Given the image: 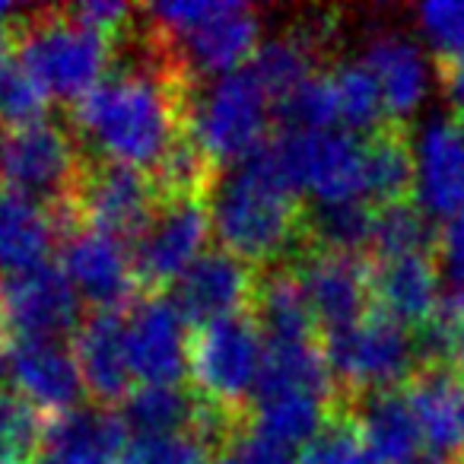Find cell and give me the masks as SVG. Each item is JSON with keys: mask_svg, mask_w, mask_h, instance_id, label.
I'll use <instances>...</instances> for the list:
<instances>
[{"mask_svg": "<svg viewBox=\"0 0 464 464\" xmlns=\"http://www.w3.org/2000/svg\"><path fill=\"white\" fill-rule=\"evenodd\" d=\"M198 86L160 52L137 16L111 71L71 105L73 134L90 160L150 175L188 130Z\"/></svg>", "mask_w": 464, "mask_h": 464, "instance_id": "cell-1", "label": "cell"}, {"mask_svg": "<svg viewBox=\"0 0 464 464\" xmlns=\"http://www.w3.org/2000/svg\"><path fill=\"white\" fill-rule=\"evenodd\" d=\"M303 207L305 200L280 179L265 147L226 169L207 198L219 248L258 271L293 265L303 252Z\"/></svg>", "mask_w": 464, "mask_h": 464, "instance_id": "cell-2", "label": "cell"}, {"mask_svg": "<svg viewBox=\"0 0 464 464\" xmlns=\"http://www.w3.org/2000/svg\"><path fill=\"white\" fill-rule=\"evenodd\" d=\"M137 10L150 39L194 83L239 71L261 45V14L252 4L166 0Z\"/></svg>", "mask_w": 464, "mask_h": 464, "instance_id": "cell-3", "label": "cell"}, {"mask_svg": "<svg viewBox=\"0 0 464 464\" xmlns=\"http://www.w3.org/2000/svg\"><path fill=\"white\" fill-rule=\"evenodd\" d=\"M10 48L42 83L64 102L83 99L118 58V45L83 26L67 7H35L16 16Z\"/></svg>", "mask_w": 464, "mask_h": 464, "instance_id": "cell-4", "label": "cell"}, {"mask_svg": "<svg viewBox=\"0 0 464 464\" xmlns=\"http://www.w3.org/2000/svg\"><path fill=\"white\" fill-rule=\"evenodd\" d=\"M265 337L252 312L200 324L188 341V375L200 404L229 420H248L258 385Z\"/></svg>", "mask_w": 464, "mask_h": 464, "instance_id": "cell-5", "label": "cell"}, {"mask_svg": "<svg viewBox=\"0 0 464 464\" xmlns=\"http://www.w3.org/2000/svg\"><path fill=\"white\" fill-rule=\"evenodd\" d=\"M271 105L274 102L246 64L198 86L188 111V134L223 175L271 137Z\"/></svg>", "mask_w": 464, "mask_h": 464, "instance_id": "cell-6", "label": "cell"}, {"mask_svg": "<svg viewBox=\"0 0 464 464\" xmlns=\"http://www.w3.org/2000/svg\"><path fill=\"white\" fill-rule=\"evenodd\" d=\"M83 166L86 153L73 128L54 118L0 128V191L58 210L73 200Z\"/></svg>", "mask_w": 464, "mask_h": 464, "instance_id": "cell-7", "label": "cell"}, {"mask_svg": "<svg viewBox=\"0 0 464 464\" xmlns=\"http://www.w3.org/2000/svg\"><path fill=\"white\" fill-rule=\"evenodd\" d=\"M322 350L341 401L369 392H398L420 369L411 328L375 309L360 322L324 334Z\"/></svg>", "mask_w": 464, "mask_h": 464, "instance_id": "cell-8", "label": "cell"}, {"mask_svg": "<svg viewBox=\"0 0 464 464\" xmlns=\"http://www.w3.org/2000/svg\"><path fill=\"white\" fill-rule=\"evenodd\" d=\"M160 194L147 172L86 156L83 175L73 191V213L80 226L102 232L121 246H134L160 210Z\"/></svg>", "mask_w": 464, "mask_h": 464, "instance_id": "cell-9", "label": "cell"}, {"mask_svg": "<svg viewBox=\"0 0 464 464\" xmlns=\"http://www.w3.org/2000/svg\"><path fill=\"white\" fill-rule=\"evenodd\" d=\"M80 296L61 265H35L0 280V328L16 341H64L77 334Z\"/></svg>", "mask_w": 464, "mask_h": 464, "instance_id": "cell-10", "label": "cell"}, {"mask_svg": "<svg viewBox=\"0 0 464 464\" xmlns=\"http://www.w3.org/2000/svg\"><path fill=\"white\" fill-rule=\"evenodd\" d=\"M207 239H210V210L204 198L162 200L153 223L130 246L140 290L166 293L207 252Z\"/></svg>", "mask_w": 464, "mask_h": 464, "instance_id": "cell-11", "label": "cell"}, {"mask_svg": "<svg viewBox=\"0 0 464 464\" xmlns=\"http://www.w3.org/2000/svg\"><path fill=\"white\" fill-rule=\"evenodd\" d=\"M191 324L169 293H147L124 315L130 375L140 385H181L188 375Z\"/></svg>", "mask_w": 464, "mask_h": 464, "instance_id": "cell-12", "label": "cell"}, {"mask_svg": "<svg viewBox=\"0 0 464 464\" xmlns=\"http://www.w3.org/2000/svg\"><path fill=\"white\" fill-rule=\"evenodd\" d=\"M61 271L92 312H121L143 293L128 246L86 226L61 239Z\"/></svg>", "mask_w": 464, "mask_h": 464, "instance_id": "cell-13", "label": "cell"}, {"mask_svg": "<svg viewBox=\"0 0 464 464\" xmlns=\"http://www.w3.org/2000/svg\"><path fill=\"white\" fill-rule=\"evenodd\" d=\"M305 303L315 318L322 337L360 322L372 312V290H369V258L334 252H299L293 258Z\"/></svg>", "mask_w": 464, "mask_h": 464, "instance_id": "cell-14", "label": "cell"}, {"mask_svg": "<svg viewBox=\"0 0 464 464\" xmlns=\"http://www.w3.org/2000/svg\"><path fill=\"white\" fill-rule=\"evenodd\" d=\"M258 267L246 265L226 248H207L179 280H175L172 303L191 328L219 322V318L242 315L252 309Z\"/></svg>", "mask_w": 464, "mask_h": 464, "instance_id": "cell-15", "label": "cell"}, {"mask_svg": "<svg viewBox=\"0 0 464 464\" xmlns=\"http://www.w3.org/2000/svg\"><path fill=\"white\" fill-rule=\"evenodd\" d=\"M413 198L430 219H464V121L436 115L413 143Z\"/></svg>", "mask_w": 464, "mask_h": 464, "instance_id": "cell-16", "label": "cell"}, {"mask_svg": "<svg viewBox=\"0 0 464 464\" xmlns=\"http://www.w3.org/2000/svg\"><path fill=\"white\" fill-rule=\"evenodd\" d=\"M372 309L417 331L442 312V277L436 252L369 258Z\"/></svg>", "mask_w": 464, "mask_h": 464, "instance_id": "cell-17", "label": "cell"}, {"mask_svg": "<svg viewBox=\"0 0 464 464\" xmlns=\"http://www.w3.org/2000/svg\"><path fill=\"white\" fill-rule=\"evenodd\" d=\"M10 385L45 420L80 411L83 379L64 341H16L10 350Z\"/></svg>", "mask_w": 464, "mask_h": 464, "instance_id": "cell-18", "label": "cell"}, {"mask_svg": "<svg viewBox=\"0 0 464 464\" xmlns=\"http://www.w3.org/2000/svg\"><path fill=\"white\" fill-rule=\"evenodd\" d=\"M73 360L83 392L105 411H115L134 392L121 312H90L73 334Z\"/></svg>", "mask_w": 464, "mask_h": 464, "instance_id": "cell-19", "label": "cell"}, {"mask_svg": "<svg viewBox=\"0 0 464 464\" xmlns=\"http://www.w3.org/2000/svg\"><path fill=\"white\" fill-rule=\"evenodd\" d=\"M432 455L464 464V375L455 366L420 369L404 392Z\"/></svg>", "mask_w": 464, "mask_h": 464, "instance_id": "cell-20", "label": "cell"}, {"mask_svg": "<svg viewBox=\"0 0 464 464\" xmlns=\"http://www.w3.org/2000/svg\"><path fill=\"white\" fill-rule=\"evenodd\" d=\"M360 61L369 67V73L379 83L392 121L404 124V118H411L423 105V99L430 96L432 77H430V64H426V54L404 33L372 29Z\"/></svg>", "mask_w": 464, "mask_h": 464, "instance_id": "cell-21", "label": "cell"}, {"mask_svg": "<svg viewBox=\"0 0 464 464\" xmlns=\"http://www.w3.org/2000/svg\"><path fill=\"white\" fill-rule=\"evenodd\" d=\"M130 432L118 411L80 407L67 417L48 420L35 451V464H118Z\"/></svg>", "mask_w": 464, "mask_h": 464, "instance_id": "cell-22", "label": "cell"}, {"mask_svg": "<svg viewBox=\"0 0 464 464\" xmlns=\"http://www.w3.org/2000/svg\"><path fill=\"white\" fill-rule=\"evenodd\" d=\"M417 166L407 124L388 121L372 134H362V200L375 210L401 200H413Z\"/></svg>", "mask_w": 464, "mask_h": 464, "instance_id": "cell-23", "label": "cell"}, {"mask_svg": "<svg viewBox=\"0 0 464 464\" xmlns=\"http://www.w3.org/2000/svg\"><path fill=\"white\" fill-rule=\"evenodd\" d=\"M341 407L350 413L366 442L375 449V455L385 464H404L413 455H420V426L413 420V411L401 392H369L356 398L341 401Z\"/></svg>", "mask_w": 464, "mask_h": 464, "instance_id": "cell-24", "label": "cell"}, {"mask_svg": "<svg viewBox=\"0 0 464 464\" xmlns=\"http://www.w3.org/2000/svg\"><path fill=\"white\" fill-rule=\"evenodd\" d=\"M248 312H252L265 343L318 341L315 318H312V309L305 303L303 284H299L293 265L258 271V286H255V299Z\"/></svg>", "mask_w": 464, "mask_h": 464, "instance_id": "cell-25", "label": "cell"}, {"mask_svg": "<svg viewBox=\"0 0 464 464\" xmlns=\"http://www.w3.org/2000/svg\"><path fill=\"white\" fill-rule=\"evenodd\" d=\"M121 423L130 436H179L198 432L204 439L207 407L185 385H140L121 404Z\"/></svg>", "mask_w": 464, "mask_h": 464, "instance_id": "cell-26", "label": "cell"}, {"mask_svg": "<svg viewBox=\"0 0 464 464\" xmlns=\"http://www.w3.org/2000/svg\"><path fill=\"white\" fill-rule=\"evenodd\" d=\"M286 392H305L328 401H341L322 341L265 343V360H261L258 385H255L252 401Z\"/></svg>", "mask_w": 464, "mask_h": 464, "instance_id": "cell-27", "label": "cell"}, {"mask_svg": "<svg viewBox=\"0 0 464 464\" xmlns=\"http://www.w3.org/2000/svg\"><path fill=\"white\" fill-rule=\"evenodd\" d=\"M58 242L52 213L35 200L0 191V271L16 274L45 265Z\"/></svg>", "mask_w": 464, "mask_h": 464, "instance_id": "cell-28", "label": "cell"}, {"mask_svg": "<svg viewBox=\"0 0 464 464\" xmlns=\"http://www.w3.org/2000/svg\"><path fill=\"white\" fill-rule=\"evenodd\" d=\"M375 207L366 200H341V204H305L303 207V252L360 255L372 248Z\"/></svg>", "mask_w": 464, "mask_h": 464, "instance_id": "cell-29", "label": "cell"}, {"mask_svg": "<svg viewBox=\"0 0 464 464\" xmlns=\"http://www.w3.org/2000/svg\"><path fill=\"white\" fill-rule=\"evenodd\" d=\"M322 64L324 54L312 45L309 35L299 26H290L280 35H274V39L261 42L258 52L248 61V71L255 73V80L267 92V99L277 105L293 90H299L309 77L322 73Z\"/></svg>", "mask_w": 464, "mask_h": 464, "instance_id": "cell-30", "label": "cell"}, {"mask_svg": "<svg viewBox=\"0 0 464 464\" xmlns=\"http://www.w3.org/2000/svg\"><path fill=\"white\" fill-rule=\"evenodd\" d=\"M337 404L341 401H328L305 392L267 394V398L252 401L248 423L293 449V445H309L324 430V423L334 417Z\"/></svg>", "mask_w": 464, "mask_h": 464, "instance_id": "cell-31", "label": "cell"}, {"mask_svg": "<svg viewBox=\"0 0 464 464\" xmlns=\"http://www.w3.org/2000/svg\"><path fill=\"white\" fill-rule=\"evenodd\" d=\"M328 73L337 96V121L347 124L350 134H372L375 128L392 121L379 83L362 61H334Z\"/></svg>", "mask_w": 464, "mask_h": 464, "instance_id": "cell-32", "label": "cell"}, {"mask_svg": "<svg viewBox=\"0 0 464 464\" xmlns=\"http://www.w3.org/2000/svg\"><path fill=\"white\" fill-rule=\"evenodd\" d=\"M436 236L432 219L417 200H401L375 210V236L372 255L375 258H394V255H420L436 252Z\"/></svg>", "mask_w": 464, "mask_h": 464, "instance_id": "cell-33", "label": "cell"}, {"mask_svg": "<svg viewBox=\"0 0 464 464\" xmlns=\"http://www.w3.org/2000/svg\"><path fill=\"white\" fill-rule=\"evenodd\" d=\"M299 464H385V461L375 455V449L366 442L360 426L350 420V413L337 404L334 417L303 449Z\"/></svg>", "mask_w": 464, "mask_h": 464, "instance_id": "cell-34", "label": "cell"}, {"mask_svg": "<svg viewBox=\"0 0 464 464\" xmlns=\"http://www.w3.org/2000/svg\"><path fill=\"white\" fill-rule=\"evenodd\" d=\"M48 92L14 52L0 61V128L48 118Z\"/></svg>", "mask_w": 464, "mask_h": 464, "instance_id": "cell-35", "label": "cell"}, {"mask_svg": "<svg viewBox=\"0 0 464 464\" xmlns=\"http://www.w3.org/2000/svg\"><path fill=\"white\" fill-rule=\"evenodd\" d=\"M48 420L14 388H0V458L33 461Z\"/></svg>", "mask_w": 464, "mask_h": 464, "instance_id": "cell-36", "label": "cell"}, {"mask_svg": "<svg viewBox=\"0 0 464 464\" xmlns=\"http://www.w3.org/2000/svg\"><path fill=\"white\" fill-rule=\"evenodd\" d=\"M277 115L290 130H331L337 121V96L331 73L322 71L293 90L284 102H277Z\"/></svg>", "mask_w": 464, "mask_h": 464, "instance_id": "cell-37", "label": "cell"}, {"mask_svg": "<svg viewBox=\"0 0 464 464\" xmlns=\"http://www.w3.org/2000/svg\"><path fill=\"white\" fill-rule=\"evenodd\" d=\"M213 449L198 432L179 436H130L118 464H210Z\"/></svg>", "mask_w": 464, "mask_h": 464, "instance_id": "cell-38", "label": "cell"}, {"mask_svg": "<svg viewBox=\"0 0 464 464\" xmlns=\"http://www.w3.org/2000/svg\"><path fill=\"white\" fill-rule=\"evenodd\" d=\"M210 464H299L293 458V449L277 439H271L267 432L255 430L252 423L232 426L213 449Z\"/></svg>", "mask_w": 464, "mask_h": 464, "instance_id": "cell-39", "label": "cell"}, {"mask_svg": "<svg viewBox=\"0 0 464 464\" xmlns=\"http://www.w3.org/2000/svg\"><path fill=\"white\" fill-rule=\"evenodd\" d=\"M417 29L430 42L432 58H461L464 54V0L423 4L417 7Z\"/></svg>", "mask_w": 464, "mask_h": 464, "instance_id": "cell-40", "label": "cell"}, {"mask_svg": "<svg viewBox=\"0 0 464 464\" xmlns=\"http://www.w3.org/2000/svg\"><path fill=\"white\" fill-rule=\"evenodd\" d=\"M436 265L442 277V312L464 315V219H451L436 236Z\"/></svg>", "mask_w": 464, "mask_h": 464, "instance_id": "cell-41", "label": "cell"}, {"mask_svg": "<svg viewBox=\"0 0 464 464\" xmlns=\"http://www.w3.org/2000/svg\"><path fill=\"white\" fill-rule=\"evenodd\" d=\"M436 77L442 86V96L451 109V118L464 121V54L461 58L436 61Z\"/></svg>", "mask_w": 464, "mask_h": 464, "instance_id": "cell-42", "label": "cell"}, {"mask_svg": "<svg viewBox=\"0 0 464 464\" xmlns=\"http://www.w3.org/2000/svg\"><path fill=\"white\" fill-rule=\"evenodd\" d=\"M16 10L10 7V4H0V61L10 54V33H14V23L7 20H16Z\"/></svg>", "mask_w": 464, "mask_h": 464, "instance_id": "cell-43", "label": "cell"}, {"mask_svg": "<svg viewBox=\"0 0 464 464\" xmlns=\"http://www.w3.org/2000/svg\"><path fill=\"white\" fill-rule=\"evenodd\" d=\"M455 366L464 369V315L455 318Z\"/></svg>", "mask_w": 464, "mask_h": 464, "instance_id": "cell-44", "label": "cell"}, {"mask_svg": "<svg viewBox=\"0 0 464 464\" xmlns=\"http://www.w3.org/2000/svg\"><path fill=\"white\" fill-rule=\"evenodd\" d=\"M404 464H451V461H445V458L432 455V451H420V455H413L411 461H404Z\"/></svg>", "mask_w": 464, "mask_h": 464, "instance_id": "cell-45", "label": "cell"}, {"mask_svg": "<svg viewBox=\"0 0 464 464\" xmlns=\"http://www.w3.org/2000/svg\"><path fill=\"white\" fill-rule=\"evenodd\" d=\"M0 464H33V461H20V458H0Z\"/></svg>", "mask_w": 464, "mask_h": 464, "instance_id": "cell-46", "label": "cell"}]
</instances>
